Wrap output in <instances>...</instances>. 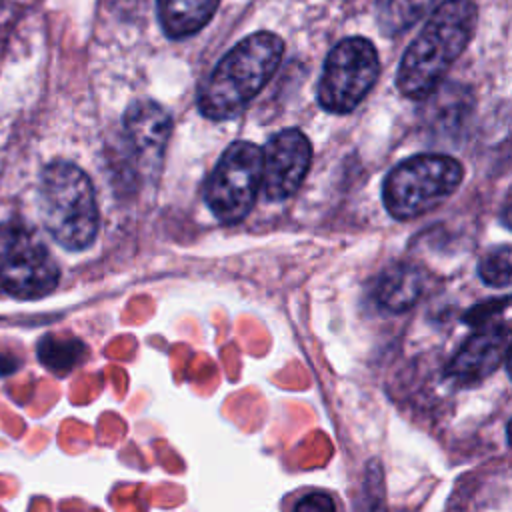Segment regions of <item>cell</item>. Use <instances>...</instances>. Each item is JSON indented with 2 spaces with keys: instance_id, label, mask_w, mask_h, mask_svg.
I'll use <instances>...</instances> for the list:
<instances>
[{
  "instance_id": "6da1fadb",
  "label": "cell",
  "mask_w": 512,
  "mask_h": 512,
  "mask_svg": "<svg viewBox=\"0 0 512 512\" xmlns=\"http://www.w3.org/2000/svg\"><path fill=\"white\" fill-rule=\"evenodd\" d=\"M478 8L472 0H444L406 48L396 88L410 100L428 98L474 36Z\"/></svg>"
},
{
  "instance_id": "7a4b0ae2",
  "label": "cell",
  "mask_w": 512,
  "mask_h": 512,
  "mask_svg": "<svg viewBox=\"0 0 512 512\" xmlns=\"http://www.w3.org/2000/svg\"><path fill=\"white\" fill-rule=\"evenodd\" d=\"M284 42L274 32H254L228 50L198 92V108L210 120L238 116L280 66Z\"/></svg>"
},
{
  "instance_id": "3957f363",
  "label": "cell",
  "mask_w": 512,
  "mask_h": 512,
  "mask_svg": "<svg viewBox=\"0 0 512 512\" xmlns=\"http://www.w3.org/2000/svg\"><path fill=\"white\" fill-rule=\"evenodd\" d=\"M40 216L52 238L68 250L88 248L98 232V206L90 178L72 162L56 160L40 176Z\"/></svg>"
},
{
  "instance_id": "277c9868",
  "label": "cell",
  "mask_w": 512,
  "mask_h": 512,
  "mask_svg": "<svg viewBox=\"0 0 512 512\" xmlns=\"http://www.w3.org/2000/svg\"><path fill=\"white\" fill-rule=\"evenodd\" d=\"M464 176L462 164L448 154H416L398 162L384 178L382 200L396 220H410L452 196Z\"/></svg>"
},
{
  "instance_id": "5b68a950",
  "label": "cell",
  "mask_w": 512,
  "mask_h": 512,
  "mask_svg": "<svg viewBox=\"0 0 512 512\" xmlns=\"http://www.w3.org/2000/svg\"><path fill=\"white\" fill-rule=\"evenodd\" d=\"M380 60L374 44L362 36L340 40L326 56L318 82V104L332 114L352 112L376 84Z\"/></svg>"
},
{
  "instance_id": "8992f818",
  "label": "cell",
  "mask_w": 512,
  "mask_h": 512,
  "mask_svg": "<svg viewBox=\"0 0 512 512\" xmlns=\"http://www.w3.org/2000/svg\"><path fill=\"white\" fill-rule=\"evenodd\" d=\"M262 184V148L252 142H232L214 166L204 198L210 212L224 224L240 222L252 210Z\"/></svg>"
},
{
  "instance_id": "52a82bcc",
  "label": "cell",
  "mask_w": 512,
  "mask_h": 512,
  "mask_svg": "<svg viewBox=\"0 0 512 512\" xmlns=\"http://www.w3.org/2000/svg\"><path fill=\"white\" fill-rule=\"evenodd\" d=\"M60 270L38 236L16 222L0 224V284L18 298H40L58 284Z\"/></svg>"
},
{
  "instance_id": "ba28073f",
  "label": "cell",
  "mask_w": 512,
  "mask_h": 512,
  "mask_svg": "<svg viewBox=\"0 0 512 512\" xmlns=\"http://www.w3.org/2000/svg\"><path fill=\"white\" fill-rule=\"evenodd\" d=\"M312 162V144L298 128L274 134L262 148V188L266 200L282 202L302 184Z\"/></svg>"
},
{
  "instance_id": "9c48e42d",
  "label": "cell",
  "mask_w": 512,
  "mask_h": 512,
  "mask_svg": "<svg viewBox=\"0 0 512 512\" xmlns=\"http://www.w3.org/2000/svg\"><path fill=\"white\" fill-rule=\"evenodd\" d=\"M124 138L140 170L156 172L172 132V118L152 100H136L128 106L122 120Z\"/></svg>"
},
{
  "instance_id": "30bf717a",
  "label": "cell",
  "mask_w": 512,
  "mask_h": 512,
  "mask_svg": "<svg viewBox=\"0 0 512 512\" xmlns=\"http://www.w3.org/2000/svg\"><path fill=\"white\" fill-rule=\"evenodd\" d=\"M510 332L506 324H488L472 334L448 364V376L476 382L490 376L508 354Z\"/></svg>"
},
{
  "instance_id": "8fae6325",
  "label": "cell",
  "mask_w": 512,
  "mask_h": 512,
  "mask_svg": "<svg viewBox=\"0 0 512 512\" xmlns=\"http://www.w3.org/2000/svg\"><path fill=\"white\" fill-rule=\"evenodd\" d=\"M426 284L424 270L410 262L392 264L378 280L376 298L390 312H404L416 304Z\"/></svg>"
},
{
  "instance_id": "7c38bea8",
  "label": "cell",
  "mask_w": 512,
  "mask_h": 512,
  "mask_svg": "<svg viewBox=\"0 0 512 512\" xmlns=\"http://www.w3.org/2000/svg\"><path fill=\"white\" fill-rule=\"evenodd\" d=\"M220 0H156L158 20L168 38L196 34L214 16Z\"/></svg>"
},
{
  "instance_id": "4fadbf2b",
  "label": "cell",
  "mask_w": 512,
  "mask_h": 512,
  "mask_svg": "<svg viewBox=\"0 0 512 512\" xmlns=\"http://www.w3.org/2000/svg\"><path fill=\"white\" fill-rule=\"evenodd\" d=\"M434 0H376V22L384 36H398L418 24Z\"/></svg>"
},
{
  "instance_id": "5bb4252c",
  "label": "cell",
  "mask_w": 512,
  "mask_h": 512,
  "mask_svg": "<svg viewBox=\"0 0 512 512\" xmlns=\"http://www.w3.org/2000/svg\"><path fill=\"white\" fill-rule=\"evenodd\" d=\"M86 356V346L82 340L72 336L46 334L38 342V360L52 372L64 374L82 362Z\"/></svg>"
},
{
  "instance_id": "9a60e30c",
  "label": "cell",
  "mask_w": 512,
  "mask_h": 512,
  "mask_svg": "<svg viewBox=\"0 0 512 512\" xmlns=\"http://www.w3.org/2000/svg\"><path fill=\"white\" fill-rule=\"evenodd\" d=\"M478 276L496 288H504L510 284V246L504 244L488 252L478 264Z\"/></svg>"
},
{
  "instance_id": "2e32d148",
  "label": "cell",
  "mask_w": 512,
  "mask_h": 512,
  "mask_svg": "<svg viewBox=\"0 0 512 512\" xmlns=\"http://www.w3.org/2000/svg\"><path fill=\"white\" fill-rule=\"evenodd\" d=\"M292 512H336V504L324 492H310L296 502Z\"/></svg>"
}]
</instances>
